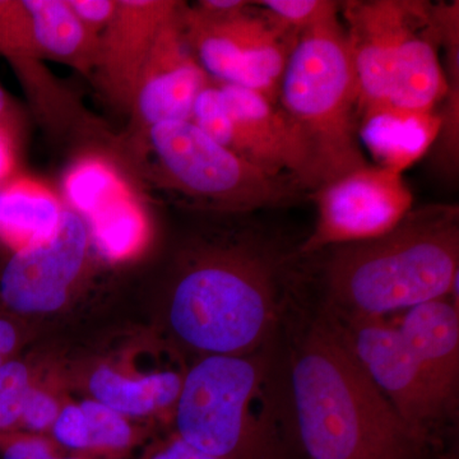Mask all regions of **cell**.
I'll return each instance as SVG.
<instances>
[{"instance_id":"6da1fadb","label":"cell","mask_w":459,"mask_h":459,"mask_svg":"<svg viewBox=\"0 0 459 459\" xmlns=\"http://www.w3.org/2000/svg\"><path fill=\"white\" fill-rule=\"evenodd\" d=\"M298 285V250L238 223L193 241L180 255L166 300L178 343L205 356L252 355L276 327Z\"/></svg>"},{"instance_id":"7a4b0ae2","label":"cell","mask_w":459,"mask_h":459,"mask_svg":"<svg viewBox=\"0 0 459 459\" xmlns=\"http://www.w3.org/2000/svg\"><path fill=\"white\" fill-rule=\"evenodd\" d=\"M291 385L307 459H430L433 435L412 427L386 400L328 307L301 337Z\"/></svg>"},{"instance_id":"3957f363","label":"cell","mask_w":459,"mask_h":459,"mask_svg":"<svg viewBox=\"0 0 459 459\" xmlns=\"http://www.w3.org/2000/svg\"><path fill=\"white\" fill-rule=\"evenodd\" d=\"M301 256L314 263L333 312L383 316L410 309L449 296L459 277L458 205L411 210L383 237Z\"/></svg>"},{"instance_id":"277c9868","label":"cell","mask_w":459,"mask_h":459,"mask_svg":"<svg viewBox=\"0 0 459 459\" xmlns=\"http://www.w3.org/2000/svg\"><path fill=\"white\" fill-rule=\"evenodd\" d=\"M277 104L307 144L316 189L369 165L358 134V82L338 18L299 36Z\"/></svg>"},{"instance_id":"5b68a950","label":"cell","mask_w":459,"mask_h":459,"mask_svg":"<svg viewBox=\"0 0 459 459\" xmlns=\"http://www.w3.org/2000/svg\"><path fill=\"white\" fill-rule=\"evenodd\" d=\"M263 379L261 355L201 358L183 377L177 435L216 459H280L270 425L252 413Z\"/></svg>"},{"instance_id":"8992f818","label":"cell","mask_w":459,"mask_h":459,"mask_svg":"<svg viewBox=\"0 0 459 459\" xmlns=\"http://www.w3.org/2000/svg\"><path fill=\"white\" fill-rule=\"evenodd\" d=\"M166 186L202 207L230 216L295 204L307 190L286 175H273L217 143L190 120L146 129Z\"/></svg>"},{"instance_id":"52a82bcc","label":"cell","mask_w":459,"mask_h":459,"mask_svg":"<svg viewBox=\"0 0 459 459\" xmlns=\"http://www.w3.org/2000/svg\"><path fill=\"white\" fill-rule=\"evenodd\" d=\"M190 122L235 155L316 192L312 159L279 104L255 91L211 82L195 100Z\"/></svg>"},{"instance_id":"ba28073f","label":"cell","mask_w":459,"mask_h":459,"mask_svg":"<svg viewBox=\"0 0 459 459\" xmlns=\"http://www.w3.org/2000/svg\"><path fill=\"white\" fill-rule=\"evenodd\" d=\"M179 20L189 49L211 81L255 91L277 104L295 41L261 8L250 2L240 13L212 17L184 3Z\"/></svg>"},{"instance_id":"9c48e42d","label":"cell","mask_w":459,"mask_h":459,"mask_svg":"<svg viewBox=\"0 0 459 459\" xmlns=\"http://www.w3.org/2000/svg\"><path fill=\"white\" fill-rule=\"evenodd\" d=\"M316 228L299 255L359 243L392 231L412 210V192L403 175L369 164L320 186Z\"/></svg>"},{"instance_id":"30bf717a","label":"cell","mask_w":459,"mask_h":459,"mask_svg":"<svg viewBox=\"0 0 459 459\" xmlns=\"http://www.w3.org/2000/svg\"><path fill=\"white\" fill-rule=\"evenodd\" d=\"M90 238L82 214L63 210L50 237L14 250L0 265V312L23 322L59 312L82 274Z\"/></svg>"},{"instance_id":"8fae6325","label":"cell","mask_w":459,"mask_h":459,"mask_svg":"<svg viewBox=\"0 0 459 459\" xmlns=\"http://www.w3.org/2000/svg\"><path fill=\"white\" fill-rule=\"evenodd\" d=\"M433 3L422 0L341 2L344 36L359 91L361 115L389 107L392 74L401 47L430 16Z\"/></svg>"},{"instance_id":"7c38bea8","label":"cell","mask_w":459,"mask_h":459,"mask_svg":"<svg viewBox=\"0 0 459 459\" xmlns=\"http://www.w3.org/2000/svg\"><path fill=\"white\" fill-rule=\"evenodd\" d=\"M333 313L342 323L356 358L386 400L409 424L433 435L435 425L451 413L437 398L400 329L383 316Z\"/></svg>"},{"instance_id":"4fadbf2b","label":"cell","mask_w":459,"mask_h":459,"mask_svg":"<svg viewBox=\"0 0 459 459\" xmlns=\"http://www.w3.org/2000/svg\"><path fill=\"white\" fill-rule=\"evenodd\" d=\"M180 9L160 30L135 89L131 111L144 129L192 119L195 100L212 82L184 39Z\"/></svg>"},{"instance_id":"5bb4252c","label":"cell","mask_w":459,"mask_h":459,"mask_svg":"<svg viewBox=\"0 0 459 459\" xmlns=\"http://www.w3.org/2000/svg\"><path fill=\"white\" fill-rule=\"evenodd\" d=\"M181 5L175 0H117L113 20L100 35L96 65L102 90L117 108L131 111L157 35Z\"/></svg>"},{"instance_id":"9a60e30c","label":"cell","mask_w":459,"mask_h":459,"mask_svg":"<svg viewBox=\"0 0 459 459\" xmlns=\"http://www.w3.org/2000/svg\"><path fill=\"white\" fill-rule=\"evenodd\" d=\"M407 310L398 329L437 398L452 413L459 383V305L444 296Z\"/></svg>"},{"instance_id":"2e32d148","label":"cell","mask_w":459,"mask_h":459,"mask_svg":"<svg viewBox=\"0 0 459 459\" xmlns=\"http://www.w3.org/2000/svg\"><path fill=\"white\" fill-rule=\"evenodd\" d=\"M69 197L90 219L91 237L111 258L128 255L143 234V221L122 184L104 166L84 169L72 180Z\"/></svg>"},{"instance_id":"e0dca14e","label":"cell","mask_w":459,"mask_h":459,"mask_svg":"<svg viewBox=\"0 0 459 459\" xmlns=\"http://www.w3.org/2000/svg\"><path fill=\"white\" fill-rule=\"evenodd\" d=\"M442 131L440 111H411L394 107L377 108L359 119V141L377 166L398 174L420 161Z\"/></svg>"},{"instance_id":"ac0fdd59","label":"cell","mask_w":459,"mask_h":459,"mask_svg":"<svg viewBox=\"0 0 459 459\" xmlns=\"http://www.w3.org/2000/svg\"><path fill=\"white\" fill-rule=\"evenodd\" d=\"M440 48L439 23L433 4L430 16L411 32L401 47L392 74L389 107L437 110L448 91Z\"/></svg>"},{"instance_id":"d6986e66","label":"cell","mask_w":459,"mask_h":459,"mask_svg":"<svg viewBox=\"0 0 459 459\" xmlns=\"http://www.w3.org/2000/svg\"><path fill=\"white\" fill-rule=\"evenodd\" d=\"M183 377L172 370L133 373L110 364H100L87 377V392L89 398L126 419H144L171 407L175 409Z\"/></svg>"},{"instance_id":"ffe728a7","label":"cell","mask_w":459,"mask_h":459,"mask_svg":"<svg viewBox=\"0 0 459 459\" xmlns=\"http://www.w3.org/2000/svg\"><path fill=\"white\" fill-rule=\"evenodd\" d=\"M33 40L41 56H50L90 74L98 65L100 36L93 35L66 0H23Z\"/></svg>"},{"instance_id":"44dd1931","label":"cell","mask_w":459,"mask_h":459,"mask_svg":"<svg viewBox=\"0 0 459 459\" xmlns=\"http://www.w3.org/2000/svg\"><path fill=\"white\" fill-rule=\"evenodd\" d=\"M63 208L50 193L32 184L0 186V238L14 250L50 237Z\"/></svg>"},{"instance_id":"7402d4cb","label":"cell","mask_w":459,"mask_h":459,"mask_svg":"<svg viewBox=\"0 0 459 459\" xmlns=\"http://www.w3.org/2000/svg\"><path fill=\"white\" fill-rule=\"evenodd\" d=\"M437 23H439L440 41L446 51V91L444 99L442 131H440L437 159L446 171L455 174L458 168V131H459V5L435 4Z\"/></svg>"},{"instance_id":"603a6c76","label":"cell","mask_w":459,"mask_h":459,"mask_svg":"<svg viewBox=\"0 0 459 459\" xmlns=\"http://www.w3.org/2000/svg\"><path fill=\"white\" fill-rule=\"evenodd\" d=\"M80 406L83 424L75 455L87 459H124L141 442L142 434L132 420L92 398L81 401Z\"/></svg>"},{"instance_id":"cb8c5ba5","label":"cell","mask_w":459,"mask_h":459,"mask_svg":"<svg viewBox=\"0 0 459 459\" xmlns=\"http://www.w3.org/2000/svg\"><path fill=\"white\" fill-rule=\"evenodd\" d=\"M0 54L11 60L30 83L32 93L44 92L39 71L40 51L33 40L31 22L23 0H0Z\"/></svg>"},{"instance_id":"d4e9b609","label":"cell","mask_w":459,"mask_h":459,"mask_svg":"<svg viewBox=\"0 0 459 459\" xmlns=\"http://www.w3.org/2000/svg\"><path fill=\"white\" fill-rule=\"evenodd\" d=\"M273 25L291 40L314 27L340 16L341 2L333 0H262L253 2Z\"/></svg>"},{"instance_id":"484cf974","label":"cell","mask_w":459,"mask_h":459,"mask_svg":"<svg viewBox=\"0 0 459 459\" xmlns=\"http://www.w3.org/2000/svg\"><path fill=\"white\" fill-rule=\"evenodd\" d=\"M36 380L31 362L21 353L0 365V434L20 431L23 404Z\"/></svg>"},{"instance_id":"4316f807","label":"cell","mask_w":459,"mask_h":459,"mask_svg":"<svg viewBox=\"0 0 459 459\" xmlns=\"http://www.w3.org/2000/svg\"><path fill=\"white\" fill-rule=\"evenodd\" d=\"M63 402L53 391L41 385L39 379L30 389L22 415H21L20 431L36 435H49L51 427L56 421Z\"/></svg>"},{"instance_id":"83f0119b","label":"cell","mask_w":459,"mask_h":459,"mask_svg":"<svg viewBox=\"0 0 459 459\" xmlns=\"http://www.w3.org/2000/svg\"><path fill=\"white\" fill-rule=\"evenodd\" d=\"M0 459H87L66 453L48 435L25 431L0 434Z\"/></svg>"},{"instance_id":"f1b7e54d","label":"cell","mask_w":459,"mask_h":459,"mask_svg":"<svg viewBox=\"0 0 459 459\" xmlns=\"http://www.w3.org/2000/svg\"><path fill=\"white\" fill-rule=\"evenodd\" d=\"M66 3L82 25L96 36L107 29L117 5V0H66Z\"/></svg>"},{"instance_id":"f546056e","label":"cell","mask_w":459,"mask_h":459,"mask_svg":"<svg viewBox=\"0 0 459 459\" xmlns=\"http://www.w3.org/2000/svg\"><path fill=\"white\" fill-rule=\"evenodd\" d=\"M23 320L0 312V365L21 353L26 342Z\"/></svg>"},{"instance_id":"4dcf8cb0","label":"cell","mask_w":459,"mask_h":459,"mask_svg":"<svg viewBox=\"0 0 459 459\" xmlns=\"http://www.w3.org/2000/svg\"><path fill=\"white\" fill-rule=\"evenodd\" d=\"M142 459H216L190 446L179 435L153 446Z\"/></svg>"},{"instance_id":"1f68e13d","label":"cell","mask_w":459,"mask_h":459,"mask_svg":"<svg viewBox=\"0 0 459 459\" xmlns=\"http://www.w3.org/2000/svg\"><path fill=\"white\" fill-rule=\"evenodd\" d=\"M250 2L246 0H202L195 5L202 13L212 17H228L232 14L240 13L247 7H249Z\"/></svg>"},{"instance_id":"d6a6232c","label":"cell","mask_w":459,"mask_h":459,"mask_svg":"<svg viewBox=\"0 0 459 459\" xmlns=\"http://www.w3.org/2000/svg\"><path fill=\"white\" fill-rule=\"evenodd\" d=\"M12 166H13V152H12L9 132L0 129V186H3V181L7 179Z\"/></svg>"},{"instance_id":"836d02e7","label":"cell","mask_w":459,"mask_h":459,"mask_svg":"<svg viewBox=\"0 0 459 459\" xmlns=\"http://www.w3.org/2000/svg\"><path fill=\"white\" fill-rule=\"evenodd\" d=\"M13 117V108L5 91L0 87V129L9 132V126Z\"/></svg>"}]
</instances>
